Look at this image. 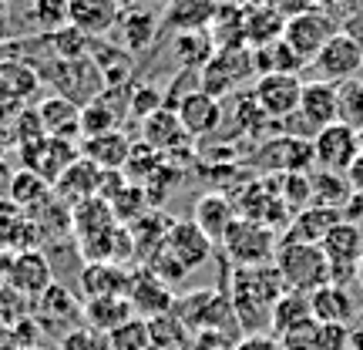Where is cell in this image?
Listing matches in <instances>:
<instances>
[{"mask_svg": "<svg viewBox=\"0 0 363 350\" xmlns=\"http://www.w3.org/2000/svg\"><path fill=\"white\" fill-rule=\"evenodd\" d=\"M249 91H252L256 104L266 111V118L272 125H279L283 118H289L299 108L303 81H299V75H259Z\"/></svg>", "mask_w": 363, "mask_h": 350, "instance_id": "5bb4252c", "label": "cell"}, {"mask_svg": "<svg viewBox=\"0 0 363 350\" xmlns=\"http://www.w3.org/2000/svg\"><path fill=\"white\" fill-rule=\"evenodd\" d=\"M242 81H256V61H252V48L246 44H233V48H216L202 67V84L199 88L212 94V98H225L235 91Z\"/></svg>", "mask_w": 363, "mask_h": 350, "instance_id": "8992f818", "label": "cell"}, {"mask_svg": "<svg viewBox=\"0 0 363 350\" xmlns=\"http://www.w3.org/2000/svg\"><path fill=\"white\" fill-rule=\"evenodd\" d=\"M54 283V270L51 260L40 253V249H21V253H11V266H7V283L13 293H21L27 303L34 300Z\"/></svg>", "mask_w": 363, "mask_h": 350, "instance_id": "9a60e30c", "label": "cell"}, {"mask_svg": "<svg viewBox=\"0 0 363 350\" xmlns=\"http://www.w3.org/2000/svg\"><path fill=\"white\" fill-rule=\"evenodd\" d=\"M131 270L118 266V263H84L78 273V283L84 300L94 297H125L128 293Z\"/></svg>", "mask_w": 363, "mask_h": 350, "instance_id": "484cf974", "label": "cell"}, {"mask_svg": "<svg viewBox=\"0 0 363 350\" xmlns=\"http://www.w3.org/2000/svg\"><path fill=\"white\" fill-rule=\"evenodd\" d=\"M165 104V94L152 84H131V94H128V115L135 118H148L152 111H158Z\"/></svg>", "mask_w": 363, "mask_h": 350, "instance_id": "11a10c76", "label": "cell"}, {"mask_svg": "<svg viewBox=\"0 0 363 350\" xmlns=\"http://www.w3.org/2000/svg\"><path fill=\"white\" fill-rule=\"evenodd\" d=\"M155 31H158V13L145 11V7H131V11H121L118 27L111 31V34L118 38L115 40L118 48H125V51L135 58V54H142V51L152 48Z\"/></svg>", "mask_w": 363, "mask_h": 350, "instance_id": "83f0119b", "label": "cell"}, {"mask_svg": "<svg viewBox=\"0 0 363 350\" xmlns=\"http://www.w3.org/2000/svg\"><path fill=\"white\" fill-rule=\"evenodd\" d=\"M4 98H7V91H4V84H0V102H4Z\"/></svg>", "mask_w": 363, "mask_h": 350, "instance_id": "03108f58", "label": "cell"}, {"mask_svg": "<svg viewBox=\"0 0 363 350\" xmlns=\"http://www.w3.org/2000/svg\"><path fill=\"white\" fill-rule=\"evenodd\" d=\"M340 31H343V34H347V38H350L353 44L360 48V54H363V7H357V11L340 24Z\"/></svg>", "mask_w": 363, "mask_h": 350, "instance_id": "680465c9", "label": "cell"}, {"mask_svg": "<svg viewBox=\"0 0 363 350\" xmlns=\"http://www.w3.org/2000/svg\"><path fill=\"white\" fill-rule=\"evenodd\" d=\"M121 7L118 0H67V24L78 27L84 38L104 40L118 27Z\"/></svg>", "mask_w": 363, "mask_h": 350, "instance_id": "d6986e66", "label": "cell"}, {"mask_svg": "<svg viewBox=\"0 0 363 350\" xmlns=\"http://www.w3.org/2000/svg\"><path fill=\"white\" fill-rule=\"evenodd\" d=\"M30 320L38 324L40 337H54L61 340L71 330L84 327V300L74 297L65 283L54 280L34 303H30Z\"/></svg>", "mask_w": 363, "mask_h": 350, "instance_id": "3957f363", "label": "cell"}, {"mask_svg": "<svg viewBox=\"0 0 363 350\" xmlns=\"http://www.w3.org/2000/svg\"><path fill=\"white\" fill-rule=\"evenodd\" d=\"M40 229L38 222L27 216L21 206H13L11 199H0V249L7 253H21V249H38L40 246Z\"/></svg>", "mask_w": 363, "mask_h": 350, "instance_id": "603a6c76", "label": "cell"}, {"mask_svg": "<svg viewBox=\"0 0 363 350\" xmlns=\"http://www.w3.org/2000/svg\"><path fill=\"white\" fill-rule=\"evenodd\" d=\"M357 158H360V135L347 125L337 121V125H326L313 135V165L347 175Z\"/></svg>", "mask_w": 363, "mask_h": 350, "instance_id": "7c38bea8", "label": "cell"}, {"mask_svg": "<svg viewBox=\"0 0 363 350\" xmlns=\"http://www.w3.org/2000/svg\"><path fill=\"white\" fill-rule=\"evenodd\" d=\"M283 206L296 216L299 209L310 206V172H286V175H272Z\"/></svg>", "mask_w": 363, "mask_h": 350, "instance_id": "c3c4849f", "label": "cell"}, {"mask_svg": "<svg viewBox=\"0 0 363 350\" xmlns=\"http://www.w3.org/2000/svg\"><path fill=\"white\" fill-rule=\"evenodd\" d=\"M286 293L283 276L276 270V263L262 266H233L229 273V290L225 297L233 303L235 327L242 334H266L272 320L276 300Z\"/></svg>", "mask_w": 363, "mask_h": 350, "instance_id": "6da1fadb", "label": "cell"}, {"mask_svg": "<svg viewBox=\"0 0 363 350\" xmlns=\"http://www.w3.org/2000/svg\"><path fill=\"white\" fill-rule=\"evenodd\" d=\"M279 344H283V350H323V327L310 320V324L296 327L293 334L279 337Z\"/></svg>", "mask_w": 363, "mask_h": 350, "instance_id": "9f6ffc18", "label": "cell"}, {"mask_svg": "<svg viewBox=\"0 0 363 350\" xmlns=\"http://www.w3.org/2000/svg\"><path fill=\"white\" fill-rule=\"evenodd\" d=\"M272 263H276V270L283 276L286 290L313 293V290L330 283V266H326V256L320 246H310V243H279Z\"/></svg>", "mask_w": 363, "mask_h": 350, "instance_id": "7a4b0ae2", "label": "cell"}, {"mask_svg": "<svg viewBox=\"0 0 363 350\" xmlns=\"http://www.w3.org/2000/svg\"><path fill=\"white\" fill-rule=\"evenodd\" d=\"M91 61L101 75L104 88H121V84H131V71H135V58H131L125 48H118L115 40H94L91 44Z\"/></svg>", "mask_w": 363, "mask_h": 350, "instance_id": "1f68e13d", "label": "cell"}, {"mask_svg": "<svg viewBox=\"0 0 363 350\" xmlns=\"http://www.w3.org/2000/svg\"><path fill=\"white\" fill-rule=\"evenodd\" d=\"M38 118L48 138H67V142H78L81 138V104L67 102L61 94L44 98L38 104Z\"/></svg>", "mask_w": 363, "mask_h": 350, "instance_id": "4316f807", "label": "cell"}, {"mask_svg": "<svg viewBox=\"0 0 363 350\" xmlns=\"http://www.w3.org/2000/svg\"><path fill=\"white\" fill-rule=\"evenodd\" d=\"M98 175H101V169L94 162H88L84 155H78L54 179L57 202H65L71 209V206H78V202H84V199H91V195H98Z\"/></svg>", "mask_w": 363, "mask_h": 350, "instance_id": "d4e9b609", "label": "cell"}, {"mask_svg": "<svg viewBox=\"0 0 363 350\" xmlns=\"http://www.w3.org/2000/svg\"><path fill=\"white\" fill-rule=\"evenodd\" d=\"M219 246L233 260V266H262V263H272V256H276L279 233H272L269 226L235 216Z\"/></svg>", "mask_w": 363, "mask_h": 350, "instance_id": "5b68a950", "label": "cell"}, {"mask_svg": "<svg viewBox=\"0 0 363 350\" xmlns=\"http://www.w3.org/2000/svg\"><path fill=\"white\" fill-rule=\"evenodd\" d=\"M162 165V155H158L152 145H145V142H131V152H128V158H125V179L128 182H138L142 185L152 172Z\"/></svg>", "mask_w": 363, "mask_h": 350, "instance_id": "f907efd6", "label": "cell"}, {"mask_svg": "<svg viewBox=\"0 0 363 350\" xmlns=\"http://www.w3.org/2000/svg\"><path fill=\"white\" fill-rule=\"evenodd\" d=\"M313 71H316V78L320 81L343 84V81H350V78H360L363 54L343 31H337V34L323 44V51L313 58Z\"/></svg>", "mask_w": 363, "mask_h": 350, "instance_id": "4fadbf2b", "label": "cell"}, {"mask_svg": "<svg viewBox=\"0 0 363 350\" xmlns=\"http://www.w3.org/2000/svg\"><path fill=\"white\" fill-rule=\"evenodd\" d=\"M125 297H128L135 317H142V320H155L162 313H172V307H175V290L162 283L148 266L131 270L128 293H125Z\"/></svg>", "mask_w": 363, "mask_h": 350, "instance_id": "2e32d148", "label": "cell"}, {"mask_svg": "<svg viewBox=\"0 0 363 350\" xmlns=\"http://www.w3.org/2000/svg\"><path fill=\"white\" fill-rule=\"evenodd\" d=\"M310 310L316 324H343L350 327V320L357 317V303H353L350 290L337 283H326L320 290L310 293Z\"/></svg>", "mask_w": 363, "mask_h": 350, "instance_id": "f546056e", "label": "cell"}, {"mask_svg": "<svg viewBox=\"0 0 363 350\" xmlns=\"http://www.w3.org/2000/svg\"><path fill=\"white\" fill-rule=\"evenodd\" d=\"M235 219V206L229 195L222 192H206L195 199V209H192V222L202 229V233L212 239V243H222L225 229L233 226Z\"/></svg>", "mask_w": 363, "mask_h": 350, "instance_id": "4dcf8cb0", "label": "cell"}, {"mask_svg": "<svg viewBox=\"0 0 363 350\" xmlns=\"http://www.w3.org/2000/svg\"><path fill=\"white\" fill-rule=\"evenodd\" d=\"M108 206H111V216H115L118 226H131L138 216H145V212L152 209L148 206V195H145V189L138 182H125V189H121Z\"/></svg>", "mask_w": 363, "mask_h": 350, "instance_id": "7dc6e473", "label": "cell"}, {"mask_svg": "<svg viewBox=\"0 0 363 350\" xmlns=\"http://www.w3.org/2000/svg\"><path fill=\"white\" fill-rule=\"evenodd\" d=\"M337 222H343V212H337V209L306 206L289 219V226L279 236V243H310V246H320Z\"/></svg>", "mask_w": 363, "mask_h": 350, "instance_id": "cb8c5ba5", "label": "cell"}, {"mask_svg": "<svg viewBox=\"0 0 363 350\" xmlns=\"http://www.w3.org/2000/svg\"><path fill=\"white\" fill-rule=\"evenodd\" d=\"M128 152H131V138L121 128L104 131V135H94V138L81 142V155L88 162H94L98 169H125Z\"/></svg>", "mask_w": 363, "mask_h": 350, "instance_id": "d590c367", "label": "cell"}, {"mask_svg": "<svg viewBox=\"0 0 363 350\" xmlns=\"http://www.w3.org/2000/svg\"><path fill=\"white\" fill-rule=\"evenodd\" d=\"M111 350H152V334H148V320L131 317L128 324H121L118 330L108 334Z\"/></svg>", "mask_w": 363, "mask_h": 350, "instance_id": "681fc988", "label": "cell"}, {"mask_svg": "<svg viewBox=\"0 0 363 350\" xmlns=\"http://www.w3.org/2000/svg\"><path fill=\"white\" fill-rule=\"evenodd\" d=\"M296 115L306 121V128L316 135L326 125H337V84L330 81H303Z\"/></svg>", "mask_w": 363, "mask_h": 350, "instance_id": "7402d4cb", "label": "cell"}, {"mask_svg": "<svg viewBox=\"0 0 363 350\" xmlns=\"http://www.w3.org/2000/svg\"><path fill=\"white\" fill-rule=\"evenodd\" d=\"M347 179H350V185H353V192H363V152H360V158L350 165V172H347Z\"/></svg>", "mask_w": 363, "mask_h": 350, "instance_id": "94428289", "label": "cell"}, {"mask_svg": "<svg viewBox=\"0 0 363 350\" xmlns=\"http://www.w3.org/2000/svg\"><path fill=\"white\" fill-rule=\"evenodd\" d=\"M169 226H172V219L162 212V209H148L145 216H138V219L128 226L131 243H135V260H142V266L162 249Z\"/></svg>", "mask_w": 363, "mask_h": 350, "instance_id": "836d02e7", "label": "cell"}, {"mask_svg": "<svg viewBox=\"0 0 363 350\" xmlns=\"http://www.w3.org/2000/svg\"><path fill=\"white\" fill-rule=\"evenodd\" d=\"M115 128H121V115L108 104L104 94H98L88 104H81V138H94V135H104V131Z\"/></svg>", "mask_w": 363, "mask_h": 350, "instance_id": "7bdbcfd3", "label": "cell"}, {"mask_svg": "<svg viewBox=\"0 0 363 350\" xmlns=\"http://www.w3.org/2000/svg\"><path fill=\"white\" fill-rule=\"evenodd\" d=\"M235 206V216H242V219H252L259 222V226H269L272 233H283L289 219H293V212L283 206V199H279V189H276V179L272 175H262L256 182H246L233 199Z\"/></svg>", "mask_w": 363, "mask_h": 350, "instance_id": "52a82bcc", "label": "cell"}, {"mask_svg": "<svg viewBox=\"0 0 363 350\" xmlns=\"http://www.w3.org/2000/svg\"><path fill=\"white\" fill-rule=\"evenodd\" d=\"M172 313L185 324L189 334H202V330H225V334H229V324H235L233 303L225 297V290H216V286H206V290H192V293H185V297H175Z\"/></svg>", "mask_w": 363, "mask_h": 350, "instance_id": "277c9868", "label": "cell"}, {"mask_svg": "<svg viewBox=\"0 0 363 350\" xmlns=\"http://www.w3.org/2000/svg\"><path fill=\"white\" fill-rule=\"evenodd\" d=\"M135 310H131L128 297H94L84 300V327L91 330H101V334H111L121 324H128Z\"/></svg>", "mask_w": 363, "mask_h": 350, "instance_id": "8d00e7d4", "label": "cell"}, {"mask_svg": "<svg viewBox=\"0 0 363 350\" xmlns=\"http://www.w3.org/2000/svg\"><path fill=\"white\" fill-rule=\"evenodd\" d=\"M27 317H30V303L21 293H13L11 286H0V330H11Z\"/></svg>", "mask_w": 363, "mask_h": 350, "instance_id": "f5cc1de1", "label": "cell"}, {"mask_svg": "<svg viewBox=\"0 0 363 350\" xmlns=\"http://www.w3.org/2000/svg\"><path fill=\"white\" fill-rule=\"evenodd\" d=\"M222 121H229L239 135H262L266 128H272V121L256 104L252 91H239L233 98V104H229V111H222Z\"/></svg>", "mask_w": 363, "mask_h": 350, "instance_id": "ab89813d", "label": "cell"}, {"mask_svg": "<svg viewBox=\"0 0 363 350\" xmlns=\"http://www.w3.org/2000/svg\"><path fill=\"white\" fill-rule=\"evenodd\" d=\"M142 142L152 145L162 158H175V155H189V131L182 128L175 108H158L148 118H142Z\"/></svg>", "mask_w": 363, "mask_h": 350, "instance_id": "ac0fdd59", "label": "cell"}, {"mask_svg": "<svg viewBox=\"0 0 363 350\" xmlns=\"http://www.w3.org/2000/svg\"><path fill=\"white\" fill-rule=\"evenodd\" d=\"M148 334H152V350H189L192 344V334L175 313H162L148 320Z\"/></svg>", "mask_w": 363, "mask_h": 350, "instance_id": "b9f144b4", "label": "cell"}, {"mask_svg": "<svg viewBox=\"0 0 363 350\" xmlns=\"http://www.w3.org/2000/svg\"><path fill=\"white\" fill-rule=\"evenodd\" d=\"M30 21L38 24V31L54 34L67 24V0H34L30 4Z\"/></svg>", "mask_w": 363, "mask_h": 350, "instance_id": "816d5d0a", "label": "cell"}, {"mask_svg": "<svg viewBox=\"0 0 363 350\" xmlns=\"http://www.w3.org/2000/svg\"><path fill=\"white\" fill-rule=\"evenodd\" d=\"M283 24H286V17L279 11H272L266 0H256V4L242 7V40H246L252 51L283 38Z\"/></svg>", "mask_w": 363, "mask_h": 350, "instance_id": "f1b7e54d", "label": "cell"}, {"mask_svg": "<svg viewBox=\"0 0 363 350\" xmlns=\"http://www.w3.org/2000/svg\"><path fill=\"white\" fill-rule=\"evenodd\" d=\"M118 7H121V11H131V7H138V0H118Z\"/></svg>", "mask_w": 363, "mask_h": 350, "instance_id": "be15d7a7", "label": "cell"}, {"mask_svg": "<svg viewBox=\"0 0 363 350\" xmlns=\"http://www.w3.org/2000/svg\"><path fill=\"white\" fill-rule=\"evenodd\" d=\"M266 175H286V172H310L313 169V142L296 135H272L256 148L252 158Z\"/></svg>", "mask_w": 363, "mask_h": 350, "instance_id": "8fae6325", "label": "cell"}, {"mask_svg": "<svg viewBox=\"0 0 363 350\" xmlns=\"http://www.w3.org/2000/svg\"><path fill=\"white\" fill-rule=\"evenodd\" d=\"M54 350H111V344H108V334H101V330L78 327V330H71L67 337L57 340Z\"/></svg>", "mask_w": 363, "mask_h": 350, "instance_id": "db71d44e", "label": "cell"}, {"mask_svg": "<svg viewBox=\"0 0 363 350\" xmlns=\"http://www.w3.org/2000/svg\"><path fill=\"white\" fill-rule=\"evenodd\" d=\"M78 155H81V148L74 142H67V138H40L34 145H24V158H27L24 169L38 172L40 179H48L54 185V179Z\"/></svg>", "mask_w": 363, "mask_h": 350, "instance_id": "44dd1931", "label": "cell"}, {"mask_svg": "<svg viewBox=\"0 0 363 350\" xmlns=\"http://www.w3.org/2000/svg\"><path fill=\"white\" fill-rule=\"evenodd\" d=\"M111 226H118L115 216H111V206L104 199H98V195H91V199H84L78 206H71V236L78 243L104 233V229H111Z\"/></svg>", "mask_w": 363, "mask_h": 350, "instance_id": "74e56055", "label": "cell"}, {"mask_svg": "<svg viewBox=\"0 0 363 350\" xmlns=\"http://www.w3.org/2000/svg\"><path fill=\"white\" fill-rule=\"evenodd\" d=\"M337 121L353 128L357 135L363 131V81L360 78L337 84Z\"/></svg>", "mask_w": 363, "mask_h": 350, "instance_id": "f6af8a7d", "label": "cell"}, {"mask_svg": "<svg viewBox=\"0 0 363 350\" xmlns=\"http://www.w3.org/2000/svg\"><path fill=\"white\" fill-rule=\"evenodd\" d=\"M272 11H279L289 21V17H296V13H303V11H310V7H316V0H266Z\"/></svg>", "mask_w": 363, "mask_h": 350, "instance_id": "91938a15", "label": "cell"}, {"mask_svg": "<svg viewBox=\"0 0 363 350\" xmlns=\"http://www.w3.org/2000/svg\"><path fill=\"white\" fill-rule=\"evenodd\" d=\"M38 78L57 84V94L67 98V102H74V104L94 102V98L104 91V81H101V75H98V67H94L91 58H81V61H57V58H54L51 65L38 67Z\"/></svg>", "mask_w": 363, "mask_h": 350, "instance_id": "ba28073f", "label": "cell"}, {"mask_svg": "<svg viewBox=\"0 0 363 350\" xmlns=\"http://www.w3.org/2000/svg\"><path fill=\"white\" fill-rule=\"evenodd\" d=\"M212 13H216L212 0H169L165 24H172L179 34H185V31H206L212 24Z\"/></svg>", "mask_w": 363, "mask_h": 350, "instance_id": "60d3db41", "label": "cell"}, {"mask_svg": "<svg viewBox=\"0 0 363 350\" xmlns=\"http://www.w3.org/2000/svg\"><path fill=\"white\" fill-rule=\"evenodd\" d=\"M212 246H216V243H212L192 219H172L169 233H165V243H162V249H165L175 263H182L189 273L199 270L202 263H208Z\"/></svg>", "mask_w": 363, "mask_h": 350, "instance_id": "e0dca14e", "label": "cell"}, {"mask_svg": "<svg viewBox=\"0 0 363 350\" xmlns=\"http://www.w3.org/2000/svg\"><path fill=\"white\" fill-rule=\"evenodd\" d=\"M7 199L13 206H21L27 216H34L38 209H44L54 199V185L48 179H40L38 172L21 169L13 172L11 182H7Z\"/></svg>", "mask_w": 363, "mask_h": 350, "instance_id": "e575fe53", "label": "cell"}, {"mask_svg": "<svg viewBox=\"0 0 363 350\" xmlns=\"http://www.w3.org/2000/svg\"><path fill=\"white\" fill-rule=\"evenodd\" d=\"M233 350H283V344L272 334H246L242 340H235Z\"/></svg>", "mask_w": 363, "mask_h": 350, "instance_id": "6f0895ef", "label": "cell"}, {"mask_svg": "<svg viewBox=\"0 0 363 350\" xmlns=\"http://www.w3.org/2000/svg\"><path fill=\"white\" fill-rule=\"evenodd\" d=\"M340 31V21L333 13H326L323 7H310V11L289 17L283 24V40L293 48V51L313 65V58L323 51V44Z\"/></svg>", "mask_w": 363, "mask_h": 350, "instance_id": "30bf717a", "label": "cell"}, {"mask_svg": "<svg viewBox=\"0 0 363 350\" xmlns=\"http://www.w3.org/2000/svg\"><path fill=\"white\" fill-rule=\"evenodd\" d=\"M320 249H323L326 266H330V283L350 290V283H357V266L363 256V229L350 219L337 222L320 243Z\"/></svg>", "mask_w": 363, "mask_h": 350, "instance_id": "9c48e42d", "label": "cell"}, {"mask_svg": "<svg viewBox=\"0 0 363 350\" xmlns=\"http://www.w3.org/2000/svg\"><path fill=\"white\" fill-rule=\"evenodd\" d=\"M310 320H313L310 293H296V290H286L283 297L276 300V307H272L269 330H272V337H286V334H293L296 327L310 324Z\"/></svg>", "mask_w": 363, "mask_h": 350, "instance_id": "f35d334b", "label": "cell"}, {"mask_svg": "<svg viewBox=\"0 0 363 350\" xmlns=\"http://www.w3.org/2000/svg\"><path fill=\"white\" fill-rule=\"evenodd\" d=\"M0 84H4V91H7V98H13V102H27L34 91H38L40 78L38 71L30 65H21V61H0Z\"/></svg>", "mask_w": 363, "mask_h": 350, "instance_id": "bcb514c9", "label": "cell"}, {"mask_svg": "<svg viewBox=\"0 0 363 350\" xmlns=\"http://www.w3.org/2000/svg\"><path fill=\"white\" fill-rule=\"evenodd\" d=\"M357 283H360V290H363V256H360V266H357Z\"/></svg>", "mask_w": 363, "mask_h": 350, "instance_id": "e7e4bbea", "label": "cell"}, {"mask_svg": "<svg viewBox=\"0 0 363 350\" xmlns=\"http://www.w3.org/2000/svg\"><path fill=\"white\" fill-rule=\"evenodd\" d=\"M353 185L347 175L340 172H326V169H316L310 172V206H320V209H337V212H347L353 202Z\"/></svg>", "mask_w": 363, "mask_h": 350, "instance_id": "d6a6232c", "label": "cell"}, {"mask_svg": "<svg viewBox=\"0 0 363 350\" xmlns=\"http://www.w3.org/2000/svg\"><path fill=\"white\" fill-rule=\"evenodd\" d=\"M175 54H179L182 67H206L208 58L216 54V40L208 31H185L175 38Z\"/></svg>", "mask_w": 363, "mask_h": 350, "instance_id": "ee69618b", "label": "cell"}, {"mask_svg": "<svg viewBox=\"0 0 363 350\" xmlns=\"http://www.w3.org/2000/svg\"><path fill=\"white\" fill-rule=\"evenodd\" d=\"M175 115H179L182 128L189 131V138H206L222 125V104L202 88H192L185 98H179Z\"/></svg>", "mask_w": 363, "mask_h": 350, "instance_id": "ffe728a7", "label": "cell"}, {"mask_svg": "<svg viewBox=\"0 0 363 350\" xmlns=\"http://www.w3.org/2000/svg\"><path fill=\"white\" fill-rule=\"evenodd\" d=\"M7 266H11V253H7V249H0V286L7 283Z\"/></svg>", "mask_w": 363, "mask_h": 350, "instance_id": "6125c7cd", "label": "cell"}]
</instances>
